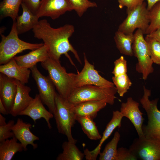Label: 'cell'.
I'll list each match as a JSON object with an SVG mask.
<instances>
[{
  "label": "cell",
  "mask_w": 160,
  "mask_h": 160,
  "mask_svg": "<svg viewBox=\"0 0 160 160\" xmlns=\"http://www.w3.org/2000/svg\"><path fill=\"white\" fill-rule=\"evenodd\" d=\"M0 72L25 84L28 82L31 71L19 65L13 58L7 63L0 65Z\"/></svg>",
  "instance_id": "obj_20"
},
{
  "label": "cell",
  "mask_w": 160,
  "mask_h": 160,
  "mask_svg": "<svg viewBox=\"0 0 160 160\" xmlns=\"http://www.w3.org/2000/svg\"><path fill=\"white\" fill-rule=\"evenodd\" d=\"M137 157L129 149L121 147L117 149V160H136Z\"/></svg>",
  "instance_id": "obj_35"
},
{
  "label": "cell",
  "mask_w": 160,
  "mask_h": 160,
  "mask_svg": "<svg viewBox=\"0 0 160 160\" xmlns=\"http://www.w3.org/2000/svg\"><path fill=\"white\" fill-rule=\"evenodd\" d=\"M14 136L0 143V160H11L18 152L24 151L23 147Z\"/></svg>",
  "instance_id": "obj_23"
},
{
  "label": "cell",
  "mask_w": 160,
  "mask_h": 160,
  "mask_svg": "<svg viewBox=\"0 0 160 160\" xmlns=\"http://www.w3.org/2000/svg\"><path fill=\"white\" fill-rule=\"evenodd\" d=\"M41 64L42 67L48 71V76L58 93L63 98L67 99L75 88V74L67 73L65 68L61 65L60 60L50 57Z\"/></svg>",
  "instance_id": "obj_2"
},
{
  "label": "cell",
  "mask_w": 160,
  "mask_h": 160,
  "mask_svg": "<svg viewBox=\"0 0 160 160\" xmlns=\"http://www.w3.org/2000/svg\"><path fill=\"white\" fill-rule=\"evenodd\" d=\"M49 57L47 47L44 44L26 54L15 56L14 58L19 65L30 69L37 63L44 62Z\"/></svg>",
  "instance_id": "obj_19"
},
{
  "label": "cell",
  "mask_w": 160,
  "mask_h": 160,
  "mask_svg": "<svg viewBox=\"0 0 160 160\" xmlns=\"http://www.w3.org/2000/svg\"><path fill=\"white\" fill-rule=\"evenodd\" d=\"M22 3V0H3L0 4V18L9 17L16 21Z\"/></svg>",
  "instance_id": "obj_27"
},
{
  "label": "cell",
  "mask_w": 160,
  "mask_h": 160,
  "mask_svg": "<svg viewBox=\"0 0 160 160\" xmlns=\"http://www.w3.org/2000/svg\"><path fill=\"white\" fill-rule=\"evenodd\" d=\"M0 113L4 115L9 114L6 107L4 105L1 100L0 99Z\"/></svg>",
  "instance_id": "obj_39"
},
{
  "label": "cell",
  "mask_w": 160,
  "mask_h": 160,
  "mask_svg": "<svg viewBox=\"0 0 160 160\" xmlns=\"http://www.w3.org/2000/svg\"><path fill=\"white\" fill-rule=\"evenodd\" d=\"M21 6L22 14L18 16L16 20V29L18 35L33 29L39 22V18L23 3H22Z\"/></svg>",
  "instance_id": "obj_21"
},
{
  "label": "cell",
  "mask_w": 160,
  "mask_h": 160,
  "mask_svg": "<svg viewBox=\"0 0 160 160\" xmlns=\"http://www.w3.org/2000/svg\"><path fill=\"white\" fill-rule=\"evenodd\" d=\"M150 23L145 34H149L160 27V1L149 11Z\"/></svg>",
  "instance_id": "obj_30"
},
{
  "label": "cell",
  "mask_w": 160,
  "mask_h": 160,
  "mask_svg": "<svg viewBox=\"0 0 160 160\" xmlns=\"http://www.w3.org/2000/svg\"><path fill=\"white\" fill-rule=\"evenodd\" d=\"M41 0H22L24 4L33 13L36 15L39 9Z\"/></svg>",
  "instance_id": "obj_37"
},
{
  "label": "cell",
  "mask_w": 160,
  "mask_h": 160,
  "mask_svg": "<svg viewBox=\"0 0 160 160\" xmlns=\"http://www.w3.org/2000/svg\"><path fill=\"white\" fill-rule=\"evenodd\" d=\"M127 16L119 25L118 30L125 34H133L136 29L141 30L144 34L150 23L149 11L144 2L134 9L127 10Z\"/></svg>",
  "instance_id": "obj_8"
},
{
  "label": "cell",
  "mask_w": 160,
  "mask_h": 160,
  "mask_svg": "<svg viewBox=\"0 0 160 160\" xmlns=\"http://www.w3.org/2000/svg\"><path fill=\"white\" fill-rule=\"evenodd\" d=\"M17 90L12 107L9 112L13 116L16 117L26 108L33 99L29 95L31 89L19 81L16 80Z\"/></svg>",
  "instance_id": "obj_18"
},
{
  "label": "cell",
  "mask_w": 160,
  "mask_h": 160,
  "mask_svg": "<svg viewBox=\"0 0 160 160\" xmlns=\"http://www.w3.org/2000/svg\"><path fill=\"white\" fill-rule=\"evenodd\" d=\"M144 33L140 29H137L134 34V40L132 45L134 55L137 59L136 71L141 73L143 79L146 80L148 76L153 73V63L150 55L147 43L144 38Z\"/></svg>",
  "instance_id": "obj_7"
},
{
  "label": "cell",
  "mask_w": 160,
  "mask_h": 160,
  "mask_svg": "<svg viewBox=\"0 0 160 160\" xmlns=\"http://www.w3.org/2000/svg\"><path fill=\"white\" fill-rule=\"evenodd\" d=\"M55 103V111L54 116L58 132L65 135L68 141L76 144L77 140L73 137L71 132V128L76 121L74 104L58 92L56 94Z\"/></svg>",
  "instance_id": "obj_4"
},
{
  "label": "cell",
  "mask_w": 160,
  "mask_h": 160,
  "mask_svg": "<svg viewBox=\"0 0 160 160\" xmlns=\"http://www.w3.org/2000/svg\"><path fill=\"white\" fill-rule=\"evenodd\" d=\"M16 21H13L11 31L5 36L1 34L0 43V64L8 63L15 55L26 50H34L44 45L43 43H31L21 40L18 37Z\"/></svg>",
  "instance_id": "obj_3"
},
{
  "label": "cell",
  "mask_w": 160,
  "mask_h": 160,
  "mask_svg": "<svg viewBox=\"0 0 160 160\" xmlns=\"http://www.w3.org/2000/svg\"><path fill=\"white\" fill-rule=\"evenodd\" d=\"M19 115L28 116L33 119L34 122L42 118L45 120L49 129L52 128L49 121L54 116L49 111H47L43 105L39 94L35 95L33 99L29 105L21 111Z\"/></svg>",
  "instance_id": "obj_17"
},
{
  "label": "cell",
  "mask_w": 160,
  "mask_h": 160,
  "mask_svg": "<svg viewBox=\"0 0 160 160\" xmlns=\"http://www.w3.org/2000/svg\"><path fill=\"white\" fill-rule=\"evenodd\" d=\"M76 120L79 123L82 130L89 138L94 140L101 139L102 136L93 119L87 116H77Z\"/></svg>",
  "instance_id": "obj_25"
},
{
  "label": "cell",
  "mask_w": 160,
  "mask_h": 160,
  "mask_svg": "<svg viewBox=\"0 0 160 160\" xmlns=\"http://www.w3.org/2000/svg\"><path fill=\"white\" fill-rule=\"evenodd\" d=\"M145 39L147 43L150 56L153 63L160 65V43L147 35Z\"/></svg>",
  "instance_id": "obj_31"
},
{
  "label": "cell",
  "mask_w": 160,
  "mask_h": 160,
  "mask_svg": "<svg viewBox=\"0 0 160 160\" xmlns=\"http://www.w3.org/2000/svg\"><path fill=\"white\" fill-rule=\"evenodd\" d=\"M144 0H118L119 7L120 9L124 7L127 10H131L142 4Z\"/></svg>",
  "instance_id": "obj_36"
},
{
  "label": "cell",
  "mask_w": 160,
  "mask_h": 160,
  "mask_svg": "<svg viewBox=\"0 0 160 160\" xmlns=\"http://www.w3.org/2000/svg\"><path fill=\"white\" fill-rule=\"evenodd\" d=\"M73 10L68 0H41L36 15L39 18L47 17L55 20L66 12Z\"/></svg>",
  "instance_id": "obj_12"
},
{
  "label": "cell",
  "mask_w": 160,
  "mask_h": 160,
  "mask_svg": "<svg viewBox=\"0 0 160 160\" xmlns=\"http://www.w3.org/2000/svg\"><path fill=\"white\" fill-rule=\"evenodd\" d=\"M146 35L160 43V27L151 33Z\"/></svg>",
  "instance_id": "obj_38"
},
{
  "label": "cell",
  "mask_w": 160,
  "mask_h": 160,
  "mask_svg": "<svg viewBox=\"0 0 160 160\" xmlns=\"http://www.w3.org/2000/svg\"><path fill=\"white\" fill-rule=\"evenodd\" d=\"M76 144L68 141L64 142L62 145V152L56 158L57 160H82L85 155L80 151Z\"/></svg>",
  "instance_id": "obj_26"
},
{
  "label": "cell",
  "mask_w": 160,
  "mask_h": 160,
  "mask_svg": "<svg viewBox=\"0 0 160 160\" xmlns=\"http://www.w3.org/2000/svg\"></svg>",
  "instance_id": "obj_42"
},
{
  "label": "cell",
  "mask_w": 160,
  "mask_h": 160,
  "mask_svg": "<svg viewBox=\"0 0 160 160\" xmlns=\"http://www.w3.org/2000/svg\"><path fill=\"white\" fill-rule=\"evenodd\" d=\"M107 104L101 101H86L74 104V110L76 116H87L94 119L97 112L104 108Z\"/></svg>",
  "instance_id": "obj_22"
},
{
  "label": "cell",
  "mask_w": 160,
  "mask_h": 160,
  "mask_svg": "<svg viewBox=\"0 0 160 160\" xmlns=\"http://www.w3.org/2000/svg\"><path fill=\"white\" fill-rule=\"evenodd\" d=\"M114 39L116 47L120 53L129 56L134 55L132 49L134 34H127L117 30L115 33Z\"/></svg>",
  "instance_id": "obj_24"
},
{
  "label": "cell",
  "mask_w": 160,
  "mask_h": 160,
  "mask_svg": "<svg viewBox=\"0 0 160 160\" xmlns=\"http://www.w3.org/2000/svg\"><path fill=\"white\" fill-rule=\"evenodd\" d=\"M17 90L16 79L0 73V99L9 114L13 105Z\"/></svg>",
  "instance_id": "obj_16"
},
{
  "label": "cell",
  "mask_w": 160,
  "mask_h": 160,
  "mask_svg": "<svg viewBox=\"0 0 160 160\" xmlns=\"http://www.w3.org/2000/svg\"><path fill=\"white\" fill-rule=\"evenodd\" d=\"M30 69L36 83L41 101L54 115L55 111V99L57 92L54 85L48 76H46L41 73L36 65Z\"/></svg>",
  "instance_id": "obj_9"
},
{
  "label": "cell",
  "mask_w": 160,
  "mask_h": 160,
  "mask_svg": "<svg viewBox=\"0 0 160 160\" xmlns=\"http://www.w3.org/2000/svg\"><path fill=\"white\" fill-rule=\"evenodd\" d=\"M68 0L79 17H82L89 8L97 7L95 2L88 0Z\"/></svg>",
  "instance_id": "obj_32"
},
{
  "label": "cell",
  "mask_w": 160,
  "mask_h": 160,
  "mask_svg": "<svg viewBox=\"0 0 160 160\" xmlns=\"http://www.w3.org/2000/svg\"><path fill=\"white\" fill-rule=\"evenodd\" d=\"M117 92L115 87H103L86 85L75 88L67 99L73 104L87 101L97 100L113 105Z\"/></svg>",
  "instance_id": "obj_5"
},
{
  "label": "cell",
  "mask_w": 160,
  "mask_h": 160,
  "mask_svg": "<svg viewBox=\"0 0 160 160\" xmlns=\"http://www.w3.org/2000/svg\"><path fill=\"white\" fill-rule=\"evenodd\" d=\"M120 137L119 132L116 131L111 140L106 144L103 151L100 153L99 160H117V146Z\"/></svg>",
  "instance_id": "obj_28"
},
{
  "label": "cell",
  "mask_w": 160,
  "mask_h": 160,
  "mask_svg": "<svg viewBox=\"0 0 160 160\" xmlns=\"http://www.w3.org/2000/svg\"><path fill=\"white\" fill-rule=\"evenodd\" d=\"M147 8L149 11L156 3L160 1V0H147Z\"/></svg>",
  "instance_id": "obj_40"
},
{
  "label": "cell",
  "mask_w": 160,
  "mask_h": 160,
  "mask_svg": "<svg viewBox=\"0 0 160 160\" xmlns=\"http://www.w3.org/2000/svg\"><path fill=\"white\" fill-rule=\"evenodd\" d=\"M112 79L113 82L117 89V92L120 97H123L132 84L127 74L113 76Z\"/></svg>",
  "instance_id": "obj_29"
},
{
  "label": "cell",
  "mask_w": 160,
  "mask_h": 160,
  "mask_svg": "<svg viewBox=\"0 0 160 160\" xmlns=\"http://www.w3.org/2000/svg\"><path fill=\"white\" fill-rule=\"evenodd\" d=\"M139 103L134 100L132 97L127 98L125 103L121 105L120 112L123 117L128 119L134 126L139 136V138H145L142 126L144 120L143 117L144 114L140 110Z\"/></svg>",
  "instance_id": "obj_13"
},
{
  "label": "cell",
  "mask_w": 160,
  "mask_h": 160,
  "mask_svg": "<svg viewBox=\"0 0 160 160\" xmlns=\"http://www.w3.org/2000/svg\"><path fill=\"white\" fill-rule=\"evenodd\" d=\"M32 126L30 123L24 122L22 119L18 118L11 128L14 136L22 144L25 151L27 150L28 145H31L34 149L38 147L37 144L34 142L39 138L31 131Z\"/></svg>",
  "instance_id": "obj_14"
},
{
  "label": "cell",
  "mask_w": 160,
  "mask_h": 160,
  "mask_svg": "<svg viewBox=\"0 0 160 160\" xmlns=\"http://www.w3.org/2000/svg\"><path fill=\"white\" fill-rule=\"evenodd\" d=\"M34 37L42 40L47 47L49 57L55 60H59L62 55H64L72 63L68 54L71 52L77 61L81 63V60L77 51L69 41V38L75 31L73 26L65 24L60 27H52L46 19L39 20L32 29Z\"/></svg>",
  "instance_id": "obj_1"
},
{
  "label": "cell",
  "mask_w": 160,
  "mask_h": 160,
  "mask_svg": "<svg viewBox=\"0 0 160 160\" xmlns=\"http://www.w3.org/2000/svg\"><path fill=\"white\" fill-rule=\"evenodd\" d=\"M143 90V95L140 101L146 112L148 120L147 124L142 126L144 135L146 138L160 140V111L157 106L158 99L150 100L151 90L145 86Z\"/></svg>",
  "instance_id": "obj_6"
},
{
  "label": "cell",
  "mask_w": 160,
  "mask_h": 160,
  "mask_svg": "<svg viewBox=\"0 0 160 160\" xmlns=\"http://www.w3.org/2000/svg\"><path fill=\"white\" fill-rule=\"evenodd\" d=\"M123 117L120 111H113L112 118L107 124L97 146L92 151H89L87 148L84 150L85 157L86 160H96L97 159V156L100 153L103 144L111 135L115 129L117 127L120 128L121 127V121Z\"/></svg>",
  "instance_id": "obj_15"
},
{
  "label": "cell",
  "mask_w": 160,
  "mask_h": 160,
  "mask_svg": "<svg viewBox=\"0 0 160 160\" xmlns=\"http://www.w3.org/2000/svg\"><path fill=\"white\" fill-rule=\"evenodd\" d=\"M129 149L137 159L160 160L159 140L145 137L136 138Z\"/></svg>",
  "instance_id": "obj_11"
},
{
  "label": "cell",
  "mask_w": 160,
  "mask_h": 160,
  "mask_svg": "<svg viewBox=\"0 0 160 160\" xmlns=\"http://www.w3.org/2000/svg\"><path fill=\"white\" fill-rule=\"evenodd\" d=\"M6 119L1 114H0V126H4L7 124Z\"/></svg>",
  "instance_id": "obj_41"
},
{
  "label": "cell",
  "mask_w": 160,
  "mask_h": 160,
  "mask_svg": "<svg viewBox=\"0 0 160 160\" xmlns=\"http://www.w3.org/2000/svg\"><path fill=\"white\" fill-rule=\"evenodd\" d=\"M127 61L124 56H121L114 62V67L112 72L114 76L127 73Z\"/></svg>",
  "instance_id": "obj_33"
},
{
  "label": "cell",
  "mask_w": 160,
  "mask_h": 160,
  "mask_svg": "<svg viewBox=\"0 0 160 160\" xmlns=\"http://www.w3.org/2000/svg\"><path fill=\"white\" fill-rule=\"evenodd\" d=\"M14 123V120H10L6 124L0 126V143L14 136L11 129Z\"/></svg>",
  "instance_id": "obj_34"
},
{
  "label": "cell",
  "mask_w": 160,
  "mask_h": 160,
  "mask_svg": "<svg viewBox=\"0 0 160 160\" xmlns=\"http://www.w3.org/2000/svg\"><path fill=\"white\" fill-rule=\"evenodd\" d=\"M84 65L81 72L75 74V88L86 85H93L103 87H115L113 83L101 76L88 61L84 53Z\"/></svg>",
  "instance_id": "obj_10"
}]
</instances>
